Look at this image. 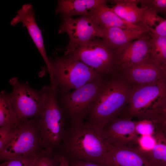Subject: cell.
<instances>
[{
  "mask_svg": "<svg viewBox=\"0 0 166 166\" xmlns=\"http://www.w3.org/2000/svg\"><path fill=\"white\" fill-rule=\"evenodd\" d=\"M20 121L10 93L5 90L0 93V127H18Z\"/></svg>",
  "mask_w": 166,
  "mask_h": 166,
  "instance_id": "21",
  "label": "cell"
},
{
  "mask_svg": "<svg viewBox=\"0 0 166 166\" xmlns=\"http://www.w3.org/2000/svg\"><path fill=\"white\" fill-rule=\"evenodd\" d=\"M119 73L133 85L154 83L166 77L161 67L147 60L122 70Z\"/></svg>",
  "mask_w": 166,
  "mask_h": 166,
  "instance_id": "15",
  "label": "cell"
},
{
  "mask_svg": "<svg viewBox=\"0 0 166 166\" xmlns=\"http://www.w3.org/2000/svg\"><path fill=\"white\" fill-rule=\"evenodd\" d=\"M72 166H104L103 165L87 161H74L73 162Z\"/></svg>",
  "mask_w": 166,
  "mask_h": 166,
  "instance_id": "31",
  "label": "cell"
},
{
  "mask_svg": "<svg viewBox=\"0 0 166 166\" xmlns=\"http://www.w3.org/2000/svg\"><path fill=\"white\" fill-rule=\"evenodd\" d=\"M104 166H152L137 147L111 145L102 165Z\"/></svg>",
  "mask_w": 166,
  "mask_h": 166,
  "instance_id": "13",
  "label": "cell"
},
{
  "mask_svg": "<svg viewBox=\"0 0 166 166\" xmlns=\"http://www.w3.org/2000/svg\"><path fill=\"white\" fill-rule=\"evenodd\" d=\"M141 7H147L158 14L160 13L166 18V0H140Z\"/></svg>",
  "mask_w": 166,
  "mask_h": 166,
  "instance_id": "25",
  "label": "cell"
},
{
  "mask_svg": "<svg viewBox=\"0 0 166 166\" xmlns=\"http://www.w3.org/2000/svg\"><path fill=\"white\" fill-rule=\"evenodd\" d=\"M149 32L159 36L166 37V19L162 18Z\"/></svg>",
  "mask_w": 166,
  "mask_h": 166,
  "instance_id": "30",
  "label": "cell"
},
{
  "mask_svg": "<svg viewBox=\"0 0 166 166\" xmlns=\"http://www.w3.org/2000/svg\"><path fill=\"white\" fill-rule=\"evenodd\" d=\"M22 23L26 27L28 33L42 57L46 68L50 73L51 64L47 57L44 46L42 31L38 26L35 18L33 6L29 4L23 5L17 12V14L11 20V25L15 26Z\"/></svg>",
  "mask_w": 166,
  "mask_h": 166,
  "instance_id": "12",
  "label": "cell"
},
{
  "mask_svg": "<svg viewBox=\"0 0 166 166\" xmlns=\"http://www.w3.org/2000/svg\"><path fill=\"white\" fill-rule=\"evenodd\" d=\"M57 166H69L68 158L63 155H59Z\"/></svg>",
  "mask_w": 166,
  "mask_h": 166,
  "instance_id": "32",
  "label": "cell"
},
{
  "mask_svg": "<svg viewBox=\"0 0 166 166\" xmlns=\"http://www.w3.org/2000/svg\"></svg>",
  "mask_w": 166,
  "mask_h": 166,
  "instance_id": "35",
  "label": "cell"
},
{
  "mask_svg": "<svg viewBox=\"0 0 166 166\" xmlns=\"http://www.w3.org/2000/svg\"><path fill=\"white\" fill-rule=\"evenodd\" d=\"M152 121L156 123L166 124V94L160 101Z\"/></svg>",
  "mask_w": 166,
  "mask_h": 166,
  "instance_id": "27",
  "label": "cell"
},
{
  "mask_svg": "<svg viewBox=\"0 0 166 166\" xmlns=\"http://www.w3.org/2000/svg\"><path fill=\"white\" fill-rule=\"evenodd\" d=\"M156 143L151 150L142 151L152 166H166V136L156 126L153 135Z\"/></svg>",
  "mask_w": 166,
  "mask_h": 166,
  "instance_id": "20",
  "label": "cell"
},
{
  "mask_svg": "<svg viewBox=\"0 0 166 166\" xmlns=\"http://www.w3.org/2000/svg\"><path fill=\"white\" fill-rule=\"evenodd\" d=\"M107 77L66 93H57L61 106L72 124L83 123L90 107L103 88Z\"/></svg>",
  "mask_w": 166,
  "mask_h": 166,
  "instance_id": "7",
  "label": "cell"
},
{
  "mask_svg": "<svg viewBox=\"0 0 166 166\" xmlns=\"http://www.w3.org/2000/svg\"><path fill=\"white\" fill-rule=\"evenodd\" d=\"M136 123L128 117L117 116L105 126L103 132L111 146H132L137 144L139 137L136 131Z\"/></svg>",
  "mask_w": 166,
  "mask_h": 166,
  "instance_id": "11",
  "label": "cell"
},
{
  "mask_svg": "<svg viewBox=\"0 0 166 166\" xmlns=\"http://www.w3.org/2000/svg\"><path fill=\"white\" fill-rule=\"evenodd\" d=\"M156 124L166 136V124L158 123H156Z\"/></svg>",
  "mask_w": 166,
  "mask_h": 166,
  "instance_id": "33",
  "label": "cell"
},
{
  "mask_svg": "<svg viewBox=\"0 0 166 166\" xmlns=\"http://www.w3.org/2000/svg\"><path fill=\"white\" fill-rule=\"evenodd\" d=\"M38 156L34 158H18L9 160L3 161L0 166H33Z\"/></svg>",
  "mask_w": 166,
  "mask_h": 166,
  "instance_id": "29",
  "label": "cell"
},
{
  "mask_svg": "<svg viewBox=\"0 0 166 166\" xmlns=\"http://www.w3.org/2000/svg\"><path fill=\"white\" fill-rule=\"evenodd\" d=\"M156 143V140L153 135L141 136L138 138L137 148L142 151H148L154 147Z\"/></svg>",
  "mask_w": 166,
  "mask_h": 166,
  "instance_id": "28",
  "label": "cell"
},
{
  "mask_svg": "<svg viewBox=\"0 0 166 166\" xmlns=\"http://www.w3.org/2000/svg\"><path fill=\"white\" fill-rule=\"evenodd\" d=\"M53 56L49 58L50 85L57 93H66L106 77L69 54L59 56L55 52Z\"/></svg>",
  "mask_w": 166,
  "mask_h": 166,
  "instance_id": "3",
  "label": "cell"
},
{
  "mask_svg": "<svg viewBox=\"0 0 166 166\" xmlns=\"http://www.w3.org/2000/svg\"><path fill=\"white\" fill-rule=\"evenodd\" d=\"M111 9L126 21L144 27L147 8L139 7L140 0H112Z\"/></svg>",
  "mask_w": 166,
  "mask_h": 166,
  "instance_id": "18",
  "label": "cell"
},
{
  "mask_svg": "<svg viewBox=\"0 0 166 166\" xmlns=\"http://www.w3.org/2000/svg\"><path fill=\"white\" fill-rule=\"evenodd\" d=\"M152 36L148 32L131 42L118 57L119 72L147 60L150 49Z\"/></svg>",
  "mask_w": 166,
  "mask_h": 166,
  "instance_id": "14",
  "label": "cell"
},
{
  "mask_svg": "<svg viewBox=\"0 0 166 166\" xmlns=\"http://www.w3.org/2000/svg\"><path fill=\"white\" fill-rule=\"evenodd\" d=\"M62 142L65 156L102 165L110 146L103 131L86 123L72 124Z\"/></svg>",
  "mask_w": 166,
  "mask_h": 166,
  "instance_id": "2",
  "label": "cell"
},
{
  "mask_svg": "<svg viewBox=\"0 0 166 166\" xmlns=\"http://www.w3.org/2000/svg\"><path fill=\"white\" fill-rule=\"evenodd\" d=\"M109 1L106 0H59L57 1L56 14L63 19L74 15L88 14L92 10Z\"/></svg>",
  "mask_w": 166,
  "mask_h": 166,
  "instance_id": "19",
  "label": "cell"
},
{
  "mask_svg": "<svg viewBox=\"0 0 166 166\" xmlns=\"http://www.w3.org/2000/svg\"><path fill=\"white\" fill-rule=\"evenodd\" d=\"M133 85L119 73L108 77L90 108L86 123L103 131L105 126L127 105Z\"/></svg>",
  "mask_w": 166,
  "mask_h": 166,
  "instance_id": "1",
  "label": "cell"
},
{
  "mask_svg": "<svg viewBox=\"0 0 166 166\" xmlns=\"http://www.w3.org/2000/svg\"><path fill=\"white\" fill-rule=\"evenodd\" d=\"M39 117L20 121L19 131L0 152V160L5 161L18 158H34L44 150L39 126Z\"/></svg>",
  "mask_w": 166,
  "mask_h": 166,
  "instance_id": "5",
  "label": "cell"
},
{
  "mask_svg": "<svg viewBox=\"0 0 166 166\" xmlns=\"http://www.w3.org/2000/svg\"><path fill=\"white\" fill-rule=\"evenodd\" d=\"M59 155L43 150L33 166H57Z\"/></svg>",
  "mask_w": 166,
  "mask_h": 166,
  "instance_id": "24",
  "label": "cell"
},
{
  "mask_svg": "<svg viewBox=\"0 0 166 166\" xmlns=\"http://www.w3.org/2000/svg\"><path fill=\"white\" fill-rule=\"evenodd\" d=\"M9 83L13 88L10 93L20 121L39 117L44 105L42 89H34L28 82H21L17 77L11 78Z\"/></svg>",
  "mask_w": 166,
  "mask_h": 166,
  "instance_id": "9",
  "label": "cell"
},
{
  "mask_svg": "<svg viewBox=\"0 0 166 166\" xmlns=\"http://www.w3.org/2000/svg\"><path fill=\"white\" fill-rule=\"evenodd\" d=\"M166 93V77L152 84L133 85L128 103L119 114L123 113L121 117L152 121Z\"/></svg>",
  "mask_w": 166,
  "mask_h": 166,
  "instance_id": "6",
  "label": "cell"
},
{
  "mask_svg": "<svg viewBox=\"0 0 166 166\" xmlns=\"http://www.w3.org/2000/svg\"><path fill=\"white\" fill-rule=\"evenodd\" d=\"M164 71H165V73H166V67H165V68L164 69Z\"/></svg>",
  "mask_w": 166,
  "mask_h": 166,
  "instance_id": "34",
  "label": "cell"
},
{
  "mask_svg": "<svg viewBox=\"0 0 166 166\" xmlns=\"http://www.w3.org/2000/svg\"><path fill=\"white\" fill-rule=\"evenodd\" d=\"M136 131L138 135L153 136L156 130V126L153 121L148 120H141L137 121Z\"/></svg>",
  "mask_w": 166,
  "mask_h": 166,
  "instance_id": "26",
  "label": "cell"
},
{
  "mask_svg": "<svg viewBox=\"0 0 166 166\" xmlns=\"http://www.w3.org/2000/svg\"><path fill=\"white\" fill-rule=\"evenodd\" d=\"M42 89L44 105L39 117L40 134L44 150L54 153L65 136L67 118L58 101L57 91L50 85L44 86Z\"/></svg>",
  "mask_w": 166,
  "mask_h": 166,
  "instance_id": "4",
  "label": "cell"
},
{
  "mask_svg": "<svg viewBox=\"0 0 166 166\" xmlns=\"http://www.w3.org/2000/svg\"><path fill=\"white\" fill-rule=\"evenodd\" d=\"M149 33L152 38L147 61L158 65L164 70L166 67V37Z\"/></svg>",
  "mask_w": 166,
  "mask_h": 166,
  "instance_id": "22",
  "label": "cell"
},
{
  "mask_svg": "<svg viewBox=\"0 0 166 166\" xmlns=\"http://www.w3.org/2000/svg\"><path fill=\"white\" fill-rule=\"evenodd\" d=\"M148 31H132L118 27L104 28L102 39L118 57L132 42Z\"/></svg>",
  "mask_w": 166,
  "mask_h": 166,
  "instance_id": "17",
  "label": "cell"
},
{
  "mask_svg": "<svg viewBox=\"0 0 166 166\" xmlns=\"http://www.w3.org/2000/svg\"><path fill=\"white\" fill-rule=\"evenodd\" d=\"M19 131L18 127L6 126L0 127V152L14 139Z\"/></svg>",
  "mask_w": 166,
  "mask_h": 166,
  "instance_id": "23",
  "label": "cell"
},
{
  "mask_svg": "<svg viewBox=\"0 0 166 166\" xmlns=\"http://www.w3.org/2000/svg\"><path fill=\"white\" fill-rule=\"evenodd\" d=\"M107 3L91 10L88 14L102 28L116 27L132 31H149L144 27L126 21L114 12Z\"/></svg>",
  "mask_w": 166,
  "mask_h": 166,
  "instance_id": "16",
  "label": "cell"
},
{
  "mask_svg": "<svg viewBox=\"0 0 166 166\" xmlns=\"http://www.w3.org/2000/svg\"><path fill=\"white\" fill-rule=\"evenodd\" d=\"M103 29L88 14L76 18L63 19L58 33H66L69 39L64 53H70L80 45L97 38H102Z\"/></svg>",
  "mask_w": 166,
  "mask_h": 166,
  "instance_id": "10",
  "label": "cell"
},
{
  "mask_svg": "<svg viewBox=\"0 0 166 166\" xmlns=\"http://www.w3.org/2000/svg\"><path fill=\"white\" fill-rule=\"evenodd\" d=\"M65 54H70L105 76L119 72L117 56L102 39L95 38Z\"/></svg>",
  "mask_w": 166,
  "mask_h": 166,
  "instance_id": "8",
  "label": "cell"
}]
</instances>
